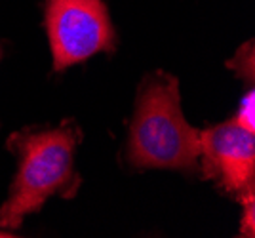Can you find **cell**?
<instances>
[{"label": "cell", "mask_w": 255, "mask_h": 238, "mask_svg": "<svg viewBox=\"0 0 255 238\" xmlns=\"http://www.w3.org/2000/svg\"><path fill=\"white\" fill-rule=\"evenodd\" d=\"M128 160L135 168L198 170L200 131L183 117L177 78L168 73H152L139 86Z\"/></svg>", "instance_id": "cell-2"}, {"label": "cell", "mask_w": 255, "mask_h": 238, "mask_svg": "<svg viewBox=\"0 0 255 238\" xmlns=\"http://www.w3.org/2000/svg\"><path fill=\"white\" fill-rule=\"evenodd\" d=\"M0 55H2V52H0Z\"/></svg>", "instance_id": "cell-8"}, {"label": "cell", "mask_w": 255, "mask_h": 238, "mask_svg": "<svg viewBox=\"0 0 255 238\" xmlns=\"http://www.w3.org/2000/svg\"><path fill=\"white\" fill-rule=\"evenodd\" d=\"M80 139V128L73 120L52 130L11 133L8 149L17 156V173L8 200L0 208V227L17 229L23 217L38 212L53 195L75 196L80 185L75 172V151Z\"/></svg>", "instance_id": "cell-1"}, {"label": "cell", "mask_w": 255, "mask_h": 238, "mask_svg": "<svg viewBox=\"0 0 255 238\" xmlns=\"http://www.w3.org/2000/svg\"><path fill=\"white\" fill-rule=\"evenodd\" d=\"M46 31L55 71L115 50V29L101 0H48Z\"/></svg>", "instance_id": "cell-3"}, {"label": "cell", "mask_w": 255, "mask_h": 238, "mask_svg": "<svg viewBox=\"0 0 255 238\" xmlns=\"http://www.w3.org/2000/svg\"><path fill=\"white\" fill-rule=\"evenodd\" d=\"M198 168L225 193L242 198L254 191L255 137L234 120L200 131Z\"/></svg>", "instance_id": "cell-4"}, {"label": "cell", "mask_w": 255, "mask_h": 238, "mask_svg": "<svg viewBox=\"0 0 255 238\" xmlns=\"http://www.w3.org/2000/svg\"><path fill=\"white\" fill-rule=\"evenodd\" d=\"M227 65L234 69L238 76H242L246 78L248 82H254V55H250L248 57V61H244V57H242V50H238V54L234 57L231 63H227Z\"/></svg>", "instance_id": "cell-7"}, {"label": "cell", "mask_w": 255, "mask_h": 238, "mask_svg": "<svg viewBox=\"0 0 255 238\" xmlns=\"http://www.w3.org/2000/svg\"><path fill=\"white\" fill-rule=\"evenodd\" d=\"M236 124H240L242 128L250 131H255V98H254V90H250L242 98V103L238 107V113H236V119H234Z\"/></svg>", "instance_id": "cell-5"}, {"label": "cell", "mask_w": 255, "mask_h": 238, "mask_svg": "<svg viewBox=\"0 0 255 238\" xmlns=\"http://www.w3.org/2000/svg\"><path fill=\"white\" fill-rule=\"evenodd\" d=\"M254 191L246 193L240 200L246 208V214L242 216V237H255V204H254Z\"/></svg>", "instance_id": "cell-6"}]
</instances>
